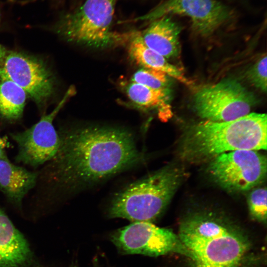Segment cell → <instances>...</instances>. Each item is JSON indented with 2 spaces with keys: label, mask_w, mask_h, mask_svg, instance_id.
<instances>
[{
  "label": "cell",
  "mask_w": 267,
  "mask_h": 267,
  "mask_svg": "<svg viewBox=\"0 0 267 267\" xmlns=\"http://www.w3.org/2000/svg\"><path fill=\"white\" fill-rule=\"evenodd\" d=\"M266 114L250 113L226 122L209 120L190 127L184 138L182 153L190 160L213 159L238 150H266Z\"/></svg>",
  "instance_id": "obj_2"
},
{
  "label": "cell",
  "mask_w": 267,
  "mask_h": 267,
  "mask_svg": "<svg viewBox=\"0 0 267 267\" xmlns=\"http://www.w3.org/2000/svg\"><path fill=\"white\" fill-rule=\"evenodd\" d=\"M256 96L239 82L228 79L203 87L194 96L196 113L205 120L226 122L250 113Z\"/></svg>",
  "instance_id": "obj_6"
},
{
  "label": "cell",
  "mask_w": 267,
  "mask_h": 267,
  "mask_svg": "<svg viewBox=\"0 0 267 267\" xmlns=\"http://www.w3.org/2000/svg\"><path fill=\"white\" fill-rule=\"evenodd\" d=\"M188 17L193 30L202 37L212 35L231 18V10L217 0H167L131 21L150 22L164 16Z\"/></svg>",
  "instance_id": "obj_10"
},
{
  "label": "cell",
  "mask_w": 267,
  "mask_h": 267,
  "mask_svg": "<svg viewBox=\"0 0 267 267\" xmlns=\"http://www.w3.org/2000/svg\"><path fill=\"white\" fill-rule=\"evenodd\" d=\"M112 240L121 251L127 254L157 256L177 253L191 259L178 236L151 222H134L115 232Z\"/></svg>",
  "instance_id": "obj_8"
},
{
  "label": "cell",
  "mask_w": 267,
  "mask_h": 267,
  "mask_svg": "<svg viewBox=\"0 0 267 267\" xmlns=\"http://www.w3.org/2000/svg\"><path fill=\"white\" fill-rule=\"evenodd\" d=\"M8 51L1 44H0V67L2 64V63L7 54Z\"/></svg>",
  "instance_id": "obj_22"
},
{
  "label": "cell",
  "mask_w": 267,
  "mask_h": 267,
  "mask_svg": "<svg viewBox=\"0 0 267 267\" xmlns=\"http://www.w3.org/2000/svg\"><path fill=\"white\" fill-rule=\"evenodd\" d=\"M38 172L29 171L10 162L0 159V190L14 206L21 208L25 196L37 184Z\"/></svg>",
  "instance_id": "obj_13"
},
{
  "label": "cell",
  "mask_w": 267,
  "mask_h": 267,
  "mask_svg": "<svg viewBox=\"0 0 267 267\" xmlns=\"http://www.w3.org/2000/svg\"><path fill=\"white\" fill-rule=\"evenodd\" d=\"M138 32L146 46L166 59L178 54L180 29L168 16L150 21L147 27Z\"/></svg>",
  "instance_id": "obj_12"
},
{
  "label": "cell",
  "mask_w": 267,
  "mask_h": 267,
  "mask_svg": "<svg viewBox=\"0 0 267 267\" xmlns=\"http://www.w3.org/2000/svg\"><path fill=\"white\" fill-rule=\"evenodd\" d=\"M168 77L159 71L141 68L133 74L131 82L155 89L170 90Z\"/></svg>",
  "instance_id": "obj_18"
},
{
  "label": "cell",
  "mask_w": 267,
  "mask_h": 267,
  "mask_svg": "<svg viewBox=\"0 0 267 267\" xmlns=\"http://www.w3.org/2000/svg\"><path fill=\"white\" fill-rule=\"evenodd\" d=\"M180 180L176 169L167 167L130 184L113 198L112 218L152 222L164 211Z\"/></svg>",
  "instance_id": "obj_5"
},
{
  "label": "cell",
  "mask_w": 267,
  "mask_h": 267,
  "mask_svg": "<svg viewBox=\"0 0 267 267\" xmlns=\"http://www.w3.org/2000/svg\"><path fill=\"white\" fill-rule=\"evenodd\" d=\"M26 96L25 91L12 81L0 79V116L10 121L20 119Z\"/></svg>",
  "instance_id": "obj_17"
},
{
  "label": "cell",
  "mask_w": 267,
  "mask_h": 267,
  "mask_svg": "<svg viewBox=\"0 0 267 267\" xmlns=\"http://www.w3.org/2000/svg\"><path fill=\"white\" fill-rule=\"evenodd\" d=\"M54 156L38 172L42 200L48 202L100 182L141 162L128 130L87 125L58 133Z\"/></svg>",
  "instance_id": "obj_1"
},
{
  "label": "cell",
  "mask_w": 267,
  "mask_h": 267,
  "mask_svg": "<svg viewBox=\"0 0 267 267\" xmlns=\"http://www.w3.org/2000/svg\"><path fill=\"white\" fill-rule=\"evenodd\" d=\"M249 206L252 216L266 221L267 219V190L266 188L254 189L249 197Z\"/></svg>",
  "instance_id": "obj_20"
},
{
  "label": "cell",
  "mask_w": 267,
  "mask_h": 267,
  "mask_svg": "<svg viewBox=\"0 0 267 267\" xmlns=\"http://www.w3.org/2000/svg\"><path fill=\"white\" fill-rule=\"evenodd\" d=\"M267 59L266 55L260 57L246 73L251 84L264 92L267 91Z\"/></svg>",
  "instance_id": "obj_19"
},
{
  "label": "cell",
  "mask_w": 267,
  "mask_h": 267,
  "mask_svg": "<svg viewBox=\"0 0 267 267\" xmlns=\"http://www.w3.org/2000/svg\"><path fill=\"white\" fill-rule=\"evenodd\" d=\"M75 93L70 88L55 108L30 128L10 134L17 146V162L36 168L45 165L55 155L59 145V136L53 122L70 97Z\"/></svg>",
  "instance_id": "obj_7"
},
{
  "label": "cell",
  "mask_w": 267,
  "mask_h": 267,
  "mask_svg": "<svg viewBox=\"0 0 267 267\" xmlns=\"http://www.w3.org/2000/svg\"><path fill=\"white\" fill-rule=\"evenodd\" d=\"M129 100L144 110H156L161 119H166L171 113L170 90L155 89L130 82L125 86Z\"/></svg>",
  "instance_id": "obj_16"
},
{
  "label": "cell",
  "mask_w": 267,
  "mask_h": 267,
  "mask_svg": "<svg viewBox=\"0 0 267 267\" xmlns=\"http://www.w3.org/2000/svg\"><path fill=\"white\" fill-rule=\"evenodd\" d=\"M213 178L221 185L235 191L255 186L266 175V157L253 150H238L220 154L209 168Z\"/></svg>",
  "instance_id": "obj_9"
},
{
  "label": "cell",
  "mask_w": 267,
  "mask_h": 267,
  "mask_svg": "<svg viewBox=\"0 0 267 267\" xmlns=\"http://www.w3.org/2000/svg\"><path fill=\"white\" fill-rule=\"evenodd\" d=\"M178 237L196 267H238L247 249L246 240L238 231L207 218L184 222Z\"/></svg>",
  "instance_id": "obj_3"
},
{
  "label": "cell",
  "mask_w": 267,
  "mask_h": 267,
  "mask_svg": "<svg viewBox=\"0 0 267 267\" xmlns=\"http://www.w3.org/2000/svg\"><path fill=\"white\" fill-rule=\"evenodd\" d=\"M127 45L129 56L141 68L161 71L169 77L186 85L191 82L177 66L171 64L163 56L150 49L142 41L138 31L127 32Z\"/></svg>",
  "instance_id": "obj_15"
},
{
  "label": "cell",
  "mask_w": 267,
  "mask_h": 267,
  "mask_svg": "<svg viewBox=\"0 0 267 267\" xmlns=\"http://www.w3.org/2000/svg\"><path fill=\"white\" fill-rule=\"evenodd\" d=\"M30 256L27 241L0 208V267H21Z\"/></svg>",
  "instance_id": "obj_14"
},
{
  "label": "cell",
  "mask_w": 267,
  "mask_h": 267,
  "mask_svg": "<svg viewBox=\"0 0 267 267\" xmlns=\"http://www.w3.org/2000/svg\"><path fill=\"white\" fill-rule=\"evenodd\" d=\"M118 0H85L60 16L52 30L68 42L95 48L126 45L125 32L112 30Z\"/></svg>",
  "instance_id": "obj_4"
},
{
  "label": "cell",
  "mask_w": 267,
  "mask_h": 267,
  "mask_svg": "<svg viewBox=\"0 0 267 267\" xmlns=\"http://www.w3.org/2000/svg\"><path fill=\"white\" fill-rule=\"evenodd\" d=\"M1 79L19 86L39 106L44 105L55 91V78L44 62L19 52H7L0 67Z\"/></svg>",
  "instance_id": "obj_11"
},
{
  "label": "cell",
  "mask_w": 267,
  "mask_h": 267,
  "mask_svg": "<svg viewBox=\"0 0 267 267\" xmlns=\"http://www.w3.org/2000/svg\"><path fill=\"white\" fill-rule=\"evenodd\" d=\"M6 145V143L5 141L0 137V159L7 157L5 150Z\"/></svg>",
  "instance_id": "obj_21"
}]
</instances>
